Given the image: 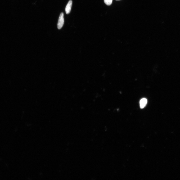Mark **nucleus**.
I'll list each match as a JSON object with an SVG mask.
<instances>
[{
  "instance_id": "nucleus-1",
  "label": "nucleus",
  "mask_w": 180,
  "mask_h": 180,
  "mask_svg": "<svg viewBox=\"0 0 180 180\" xmlns=\"http://www.w3.org/2000/svg\"><path fill=\"white\" fill-rule=\"evenodd\" d=\"M64 16L63 13H61L58 19L57 24V28L58 29H61L64 25Z\"/></svg>"
},
{
  "instance_id": "nucleus-2",
  "label": "nucleus",
  "mask_w": 180,
  "mask_h": 180,
  "mask_svg": "<svg viewBox=\"0 0 180 180\" xmlns=\"http://www.w3.org/2000/svg\"><path fill=\"white\" fill-rule=\"evenodd\" d=\"M72 2L70 0L67 4L65 9V11L67 14H68L70 12Z\"/></svg>"
},
{
  "instance_id": "nucleus-3",
  "label": "nucleus",
  "mask_w": 180,
  "mask_h": 180,
  "mask_svg": "<svg viewBox=\"0 0 180 180\" xmlns=\"http://www.w3.org/2000/svg\"><path fill=\"white\" fill-rule=\"evenodd\" d=\"M147 102V99L143 98L141 99L140 102V107L141 109H143L146 105Z\"/></svg>"
},
{
  "instance_id": "nucleus-4",
  "label": "nucleus",
  "mask_w": 180,
  "mask_h": 180,
  "mask_svg": "<svg viewBox=\"0 0 180 180\" xmlns=\"http://www.w3.org/2000/svg\"><path fill=\"white\" fill-rule=\"evenodd\" d=\"M112 0H104L105 3L108 6L111 5L112 3Z\"/></svg>"
},
{
  "instance_id": "nucleus-5",
  "label": "nucleus",
  "mask_w": 180,
  "mask_h": 180,
  "mask_svg": "<svg viewBox=\"0 0 180 180\" xmlns=\"http://www.w3.org/2000/svg\"><path fill=\"white\" fill-rule=\"evenodd\" d=\"M117 0V1H119V0Z\"/></svg>"
}]
</instances>
